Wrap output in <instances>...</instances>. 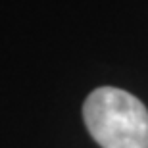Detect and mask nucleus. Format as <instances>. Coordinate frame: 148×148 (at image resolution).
I'll use <instances>...</instances> for the list:
<instances>
[{"label": "nucleus", "instance_id": "nucleus-1", "mask_svg": "<svg viewBox=\"0 0 148 148\" xmlns=\"http://www.w3.org/2000/svg\"><path fill=\"white\" fill-rule=\"evenodd\" d=\"M83 119L102 148H148V110L127 90H92L83 104Z\"/></svg>", "mask_w": 148, "mask_h": 148}]
</instances>
